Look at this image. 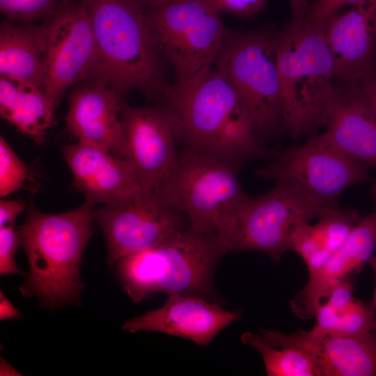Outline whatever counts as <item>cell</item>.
I'll list each match as a JSON object with an SVG mask.
<instances>
[{
    "label": "cell",
    "instance_id": "cell-21",
    "mask_svg": "<svg viewBox=\"0 0 376 376\" xmlns=\"http://www.w3.org/2000/svg\"><path fill=\"white\" fill-rule=\"evenodd\" d=\"M46 39V22L3 21L0 24L1 77L44 91Z\"/></svg>",
    "mask_w": 376,
    "mask_h": 376
},
{
    "label": "cell",
    "instance_id": "cell-16",
    "mask_svg": "<svg viewBox=\"0 0 376 376\" xmlns=\"http://www.w3.org/2000/svg\"><path fill=\"white\" fill-rule=\"evenodd\" d=\"M123 95L103 80L88 78L68 95L65 125L77 141L108 150L124 158L120 111Z\"/></svg>",
    "mask_w": 376,
    "mask_h": 376
},
{
    "label": "cell",
    "instance_id": "cell-3",
    "mask_svg": "<svg viewBox=\"0 0 376 376\" xmlns=\"http://www.w3.org/2000/svg\"><path fill=\"white\" fill-rule=\"evenodd\" d=\"M93 31L97 63L90 78L125 94L139 91L162 95L169 85L164 62L141 0H83Z\"/></svg>",
    "mask_w": 376,
    "mask_h": 376
},
{
    "label": "cell",
    "instance_id": "cell-37",
    "mask_svg": "<svg viewBox=\"0 0 376 376\" xmlns=\"http://www.w3.org/2000/svg\"><path fill=\"white\" fill-rule=\"evenodd\" d=\"M146 7H153L164 3L170 0H141Z\"/></svg>",
    "mask_w": 376,
    "mask_h": 376
},
{
    "label": "cell",
    "instance_id": "cell-20",
    "mask_svg": "<svg viewBox=\"0 0 376 376\" xmlns=\"http://www.w3.org/2000/svg\"><path fill=\"white\" fill-rule=\"evenodd\" d=\"M322 134L340 152L376 166V114L357 88L338 92Z\"/></svg>",
    "mask_w": 376,
    "mask_h": 376
},
{
    "label": "cell",
    "instance_id": "cell-5",
    "mask_svg": "<svg viewBox=\"0 0 376 376\" xmlns=\"http://www.w3.org/2000/svg\"><path fill=\"white\" fill-rule=\"evenodd\" d=\"M226 252L214 237L189 227L115 264L125 291L134 303L153 292L209 298L213 274Z\"/></svg>",
    "mask_w": 376,
    "mask_h": 376
},
{
    "label": "cell",
    "instance_id": "cell-9",
    "mask_svg": "<svg viewBox=\"0 0 376 376\" xmlns=\"http://www.w3.org/2000/svg\"><path fill=\"white\" fill-rule=\"evenodd\" d=\"M214 65L235 89L257 134L283 125L274 33L265 30L228 31Z\"/></svg>",
    "mask_w": 376,
    "mask_h": 376
},
{
    "label": "cell",
    "instance_id": "cell-17",
    "mask_svg": "<svg viewBox=\"0 0 376 376\" xmlns=\"http://www.w3.org/2000/svg\"><path fill=\"white\" fill-rule=\"evenodd\" d=\"M240 318L239 312L225 310L204 297L171 294L160 308L127 320L123 328L132 333L160 332L208 346L218 333Z\"/></svg>",
    "mask_w": 376,
    "mask_h": 376
},
{
    "label": "cell",
    "instance_id": "cell-6",
    "mask_svg": "<svg viewBox=\"0 0 376 376\" xmlns=\"http://www.w3.org/2000/svg\"><path fill=\"white\" fill-rule=\"evenodd\" d=\"M157 193L183 213L189 228L219 243L235 210L247 195L235 162L188 148Z\"/></svg>",
    "mask_w": 376,
    "mask_h": 376
},
{
    "label": "cell",
    "instance_id": "cell-4",
    "mask_svg": "<svg viewBox=\"0 0 376 376\" xmlns=\"http://www.w3.org/2000/svg\"><path fill=\"white\" fill-rule=\"evenodd\" d=\"M325 24L305 17L274 33L283 125L295 136L325 123L339 92Z\"/></svg>",
    "mask_w": 376,
    "mask_h": 376
},
{
    "label": "cell",
    "instance_id": "cell-24",
    "mask_svg": "<svg viewBox=\"0 0 376 376\" xmlns=\"http://www.w3.org/2000/svg\"><path fill=\"white\" fill-rule=\"evenodd\" d=\"M349 280L337 283L315 309L313 329L338 336H362L376 331V313L370 304L354 297Z\"/></svg>",
    "mask_w": 376,
    "mask_h": 376
},
{
    "label": "cell",
    "instance_id": "cell-36",
    "mask_svg": "<svg viewBox=\"0 0 376 376\" xmlns=\"http://www.w3.org/2000/svg\"><path fill=\"white\" fill-rule=\"evenodd\" d=\"M19 375V374L15 369H13V367L10 366V365L6 361H5L3 359L2 360L1 359V375Z\"/></svg>",
    "mask_w": 376,
    "mask_h": 376
},
{
    "label": "cell",
    "instance_id": "cell-8",
    "mask_svg": "<svg viewBox=\"0 0 376 376\" xmlns=\"http://www.w3.org/2000/svg\"><path fill=\"white\" fill-rule=\"evenodd\" d=\"M152 33L166 64L182 81L212 66L228 31L201 0H170L147 7Z\"/></svg>",
    "mask_w": 376,
    "mask_h": 376
},
{
    "label": "cell",
    "instance_id": "cell-30",
    "mask_svg": "<svg viewBox=\"0 0 376 376\" xmlns=\"http://www.w3.org/2000/svg\"><path fill=\"white\" fill-rule=\"evenodd\" d=\"M361 0H316L310 7L306 17L310 20L326 23L331 17L347 6H352Z\"/></svg>",
    "mask_w": 376,
    "mask_h": 376
},
{
    "label": "cell",
    "instance_id": "cell-23",
    "mask_svg": "<svg viewBox=\"0 0 376 376\" xmlns=\"http://www.w3.org/2000/svg\"><path fill=\"white\" fill-rule=\"evenodd\" d=\"M56 105L45 92L0 77V113L36 143L44 142L54 121Z\"/></svg>",
    "mask_w": 376,
    "mask_h": 376
},
{
    "label": "cell",
    "instance_id": "cell-12",
    "mask_svg": "<svg viewBox=\"0 0 376 376\" xmlns=\"http://www.w3.org/2000/svg\"><path fill=\"white\" fill-rule=\"evenodd\" d=\"M47 24L44 91L58 106L65 93L90 78L97 55L83 0H66Z\"/></svg>",
    "mask_w": 376,
    "mask_h": 376
},
{
    "label": "cell",
    "instance_id": "cell-34",
    "mask_svg": "<svg viewBox=\"0 0 376 376\" xmlns=\"http://www.w3.org/2000/svg\"><path fill=\"white\" fill-rule=\"evenodd\" d=\"M291 10V22H299L302 21L306 16L308 6L307 0H289Z\"/></svg>",
    "mask_w": 376,
    "mask_h": 376
},
{
    "label": "cell",
    "instance_id": "cell-38",
    "mask_svg": "<svg viewBox=\"0 0 376 376\" xmlns=\"http://www.w3.org/2000/svg\"><path fill=\"white\" fill-rule=\"evenodd\" d=\"M371 196L374 201L376 203V183L372 187Z\"/></svg>",
    "mask_w": 376,
    "mask_h": 376
},
{
    "label": "cell",
    "instance_id": "cell-26",
    "mask_svg": "<svg viewBox=\"0 0 376 376\" xmlns=\"http://www.w3.org/2000/svg\"><path fill=\"white\" fill-rule=\"evenodd\" d=\"M66 0H0L6 19L22 23H44Z\"/></svg>",
    "mask_w": 376,
    "mask_h": 376
},
{
    "label": "cell",
    "instance_id": "cell-14",
    "mask_svg": "<svg viewBox=\"0 0 376 376\" xmlns=\"http://www.w3.org/2000/svg\"><path fill=\"white\" fill-rule=\"evenodd\" d=\"M336 78L357 88L376 71V0H361L325 24Z\"/></svg>",
    "mask_w": 376,
    "mask_h": 376
},
{
    "label": "cell",
    "instance_id": "cell-25",
    "mask_svg": "<svg viewBox=\"0 0 376 376\" xmlns=\"http://www.w3.org/2000/svg\"><path fill=\"white\" fill-rule=\"evenodd\" d=\"M241 340L260 353L269 376H317L313 359L298 348L273 345L261 334L249 331L242 335Z\"/></svg>",
    "mask_w": 376,
    "mask_h": 376
},
{
    "label": "cell",
    "instance_id": "cell-2",
    "mask_svg": "<svg viewBox=\"0 0 376 376\" xmlns=\"http://www.w3.org/2000/svg\"><path fill=\"white\" fill-rule=\"evenodd\" d=\"M161 97L188 148L236 162L258 150L251 116L226 77L213 65L168 85Z\"/></svg>",
    "mask_w": 376,
    "mask_h": 376
},
{
    "label": "cell",
    "instance_id": "cell-31",
    "mask_svg": "<svg viewBox=\"0 0 376 376\" xmlns=\"http://www.w3.org/2000/svg\"><path fill=\"white\" fill-rule=\"evenodd\" d=\"M25 202L22 200L1 199L0 227L13 226L16 219L24 210Z\"/></svg>",
    "mask_w": 376,
    "mask_h": 376
},
{
    "label": "cell",
    "instance_id": "cell-7",
    "mask_svg": "<svg viewBox=\"0 0 376 376\" xmlns=\"http://www.w3.org/2000/svg\"><path fill=\"white\" fill-rule=\"evenodd\" d=\"M338 206L336 201L310 197L281 183L265 194H248L228 222L219 243L226 252L255 251L280 260L302 223L318 219Z\"/></svg>",
    "mask_w": 376,
    "mask_h": 376
},
{
    "label": "cell",
    "instance_id": "cell-32",
    "mask_svg": "<svg viewBox=\"0 0 376 376\" xmlns=\"http://www.w3.org/2000/svg\"><path fill=\"white\" fill-rule=\"evenodd\" d=\"M357 88L376 114V71Z\"/></svg>",
    "mask_w": 376,
    "mask_h": 376
},
{
    "label": "cell",
    "instance_id": "cell-1",
    "mask_svg": "<svg viewBox=\"0 0 376 376\" xmlns=\"http://www.w3.org/2000/svg\"><path fill=\"white\" fill-rule=\"evenodd\" d=\"M86 200L65 212L50 214L30 206L17 229L29 269L19 288L52 311L79 304L85 283L80 277L84 249L94 232V207Z\"/></svg>",
    "mask_w": 376,
    "mask_h": 376
},
{
    "label": "cell",
    "instance_id": "cell-11",
    "mask_svg": "<svg viewBox=\"0 0 376 376\" xmlns=\"http://www.w3.org/2000/svg\"><path fill=\"white\" fill-rule=\"evenodd\" d=\"M107 244L111 267L121 258L154 246L189 227L186 216L157 192L138 194L102 205L94 211Z\"/></svg>",
    "mask_w": 376,
    "mask_h": 376
},
{
    "label": "cell",
    "instance_id": "cell-18",
    "mask_svg": "<svg viewBox=\"0 0 376 376\" xmlns=\"http://www.w3.org/2000/svg\"><path fill=\"white\" fill-rule=\"evenodd\" d=\"M61 151L86 200L104 205L143 191L132 164L107 149L77 141Z\"/></svg>",
    "mask_w": 376,
    "mask_h": 376
},
{
    "label": "cell",
    "instance_id": "cell-13",
    "mask_svg": "<svg viewBox=\"0 0 376 376\" xmlns=\"http://www.w3.org/2000/svg\"><path fill=\"white\" fill-rule=\"evenodd\" d=\"M123 156L133 166L143 191L157 192L173 168L176 143L182 141L179 123L165 106L131 107L120 111Z\"/></svg>",
    "mask_w": 376,
    "mask_h": 376
},
{
    "label": "cell",
    "instance_id": "cell-27",
    "mask_svg": "<svg viewBox=\"0 0 376 376\" xmlns=\"http://www.w3.org/2000/svg\"><path fill=\"white\" fill-rule=\"evenodd\" d=\"M27 166L18 157L3 136L0 137V196L4 198L24 185Z\"/></svg>",
    "mask_w": 376,
    "mask_h": 376
},
{
    "label": "cell",
    "instance_id": "cell-19",
    "mask_svg": "<svg viewBox=\"0 0 376 376\" xmlns=\"http://www.w3.org/2000/svg\"><path fill=\"white\" fill-rule=\"evenodd\" d=\"M376 251V207L361 218L338 251L309 279L290 306L300 318L313 317L315 309L339 281L349 280L369 262Z\"/></svg>",
    "mask_w": 376,
    "mask_h": 376
},
{
    "label": "cell",
    "instance_id": "cell-28",
    "mask_svg": "<svg viewBox=\"0 0 376 376\" xmlns=\"http://www.w3.org/2000/svg\"><path fill=\"white\" fill-rule=\"evenodd\" d=\"M21 246L20 239L14 226L0 227V274H24L19 269L15 260V253Z\"/></svg>",
    "mask_w": 376,
    "mask_h": 376
},
{
    "label": "cell",
    "instance_id": "cell-33",
    "mask_svg": "<svg viewBox=\"0 0 376 376\" xmlns=\"http://www.w3.org/2000/svg\"><path fill=\"white\" fill-rule=\"evenodd\" d=\"M22 315L18 310L7 299L3 292L0 291V320L19 319Z\"/></svg>",
    "mask_w": 376,
    "mask_h": 376
},
{
    "label": "cell",
    "instance_id": "cell-35",
    "mask_svg": "<svg viewBox=\"0 0 376 376\" xmlns=\"http://www.w3.org/2000/svg\"><path fill=\"white\" fill-rule=\"evenodd\" d=\"M368 263L370 264L375 275V291L373 294V298L371 303V305L373 306L375 313H376V254H375L369 260Z\"/></svg>",
    "mask_w": 376,
    "mask_h": 376
},
{
    "label": "cell",
    "instance_id": "cell-15",
    "mask_svg": "<svg viewBox=\"0 0 376 376\" xmlns=\"http://www.w3.org/2000/svg\"><path fill=\"white\" fill-rule=\"evenodd\" d=\"M273 345L298 348L314 361L317 376H376V331L362 336H338L299 329L293 334L261 329Z\"/></svg>",
    "mask_w": 376,
    "mask_h": 376
},
{
    "label": "cell",
    "instance_id": "cell-22",
    "mask_svg": "<svg viewBox=\"0 0 376 376\" xmlns=\"http://www.w3.org/2000/svg\"><path fill=\"white\" fill-rule=\"evenodd\" d=\"M360 219L356 211L337 206L318 218L314 224H301L290 238L289 249L301 257L311 274L338 251Z\"/></svg>",
    "mask_w": 376,
    "mask_h": 376
},
{
    "label": "cell",
    "instance_id": "cell-10",
    "mask_svg": "<svg viewBox=\"0 0 376 376\" xmlns=\"http://www.w3.org/2000/svg\"><path fill=\"white\" fill-rule=\"evenodd\" d=\"M256 174L327 201H335L349 187L370 180L366 164L340 152L323 134L287 149Z\"/></svg>",
    "mask_w": 376,
    "mask_h": 376
},
{
    "label": "cell",
    "instance_id": "cell-29",
    "mask_svg": "<svg viewBox=\"0 0 376 376\" xmlns=\"http://www.w3.org/2000/svg\"><path fill=\"white\" fill-rule=\"evenodd\" d=\"M214 11L234 15L239 17H250L260 12L266 6L267 0H201Z\"/></svg>",
    "mask_w": 376,
    "mask_h": 376
}]
</instances>
